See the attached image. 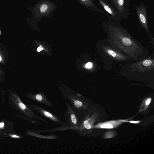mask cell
Returning a JSON list of instances; mask_svg holds the SVG:
<instances>
[{
    "label": "cell",
    "mask_w": 154,
    "mask_h": 154,
    "mask_svg": "<svg viewBox=\"0 0 154 154\" xmlns=\"http://www.w3.org/2000/svg\"><path fill=\"white\" fill-rule=\"evenodd\" d=\"M2 59L1 56H0V61L2 60Z\"/></svg>",
    "instance_id": "7402d4cb"
},
{
    "label": "cell",
    "mask_w": 154,
    "mask_h": 154,
    "mask_svg": "<svg viewBox=\"0 0 154 154\" xmlns=\"http://www.w3.org/2000/svg\"><path fill=\"white\" fill-rule=\"evenodd\" d=\"M100 127L103 128H113V126L112 125V123H104L100 125Z\"/></svg>",
    "instance_id": "ba28073f"
},
{
    "label": "cell",
    "mask_w": 154,
    "mask_h": 154,
    "mask_svg": "<svg viewBox=\"0 0 154 154\" xmlns=\"http://www.w3.org/2000/svg\"><path fill=\"white\" fill-rule=\"evenodd\" d=\"M107 33L108 37L106 39L108 42L134 61H138L148 57V52L141 43L126 30L110 26Z\"/></svg>",
    "instance_id": "6da1fadb"
},
{
    "label": "cell",
    "mask_w": 154,
    "mask_h": 154,
    "mask_svg": "<svg viewBox=\"0 0 154 154\" xmlns=\"http://www.w3.org/2000/svg\"><path fill=\"white\" fill-rule=\"evenodd\" d=\"M99 2L104 9L112 16H115L114 12L109 5L102 0H99Z\"/></svg>",
    "instance_id": "8992f818"
},
{
    "label": "cell",
    "mask_w": 154,
    "mask_h": 154,
    "mask_svg": "<svg viewBox=\"0 0 154 154\" xmlns=\"http://www.w3.org/2000/svg\"><path fill=\"white\" fill-rule=\"evenodd\" d=\"M44 115L47 117H52V115L50 113L48 112L47 111H44Z\"/></svg>",
    "instance_id": "5bb4252c"
},
{
    "label": "cell",
    "mask_w": 154,
    "mask_h": 154,
    "mask_svg": "<svg viewBox=\"0 0 154 154\" xmlns=\"http://www.w3.org/2000/svg\"><path fill=\"white\" fill-rule=\"evenodd\" d=\"M96 47L97 54L103 61L106 67L111 68L115 62L127 63L134 61L110 45L106 39L99 40Z\"/></svg>",
    "instance_id": "3957f363"
},
{
    "label": "cell",
    "mask_w": 154,
    "mask_h": 154,
    "mask_svg": "<svg viewBox=\"0 0 154 154\" xmlns=\"http://www.w3.org/2000/svg\"><path fill=\"white\" fill-rule=\"evenodd\" d=\"M71 118L72 122L74 124H76L77 120L74 114H72L71 116Z\"/></svg>",
    "instance_id": "7c38bea8"
},
{
    "label": "cell",
    "mask_w": 154,
    "mask_h": 154,
    "mask_svg": "<svg viewBox=\"0 0 154 154\" xmlns=\"http://www.w3.org/2000/svg\"><path fill=\"white\" fill-rule=\"evenodd\" d=\"M43 49V47L40 45L39 47H38L37 49V51L38 52H40Z\"/></svg>",
    "instance_id": "ac0fdd59"
},
{
    "label": "cell",
    "mask_w": 154,
    "mask_h": 154,
    "mask_svg": "<svg viewBox=\"0 0 154 154\" xmlns=\"http://www.w3.org/2000/svg\"><path fill=\"white\" fill-rule=\"evenodd\" d=\"M137 13L142 27L146 30L149 38L151 44L154 46V39L151 34L148 26L146 12L145 8L142 6H136Z\"/></svg>",
    "instance_id": "277c9868"
},
{
    "label": "cell",
    "mask_w": 154,
    "mask_h": 154,
    "mask_svg": "<svg viewBox=\"0 0 154 154\" xmlns=\"http://www.w3.org/2000/svg\"><path fill=\"white\" fill-rule=\"evenodd\" d=\"M84 125L85 127L88 129H90L91 128V125L89 122L87 120L84 122Z\"/></svg>",
    "instance_id": "9c48e42d"
},
{
    "label": "cell",
    "mask_w": 154,
    "mask_h": 154,
    "mask_svg": "<svg viewBox=\"0 0 154 154\" xmlns=\"http://www.w3.org/2000/svg\"><path fill=\"white\" fill-rule=\"evenodd\" d=\"M0 73H1V72L0 71Z\"/></svg>",
    "instance_id": "603a6c76"
},
{
    "label": "cell",
    "mask_w": 154,
    "mask_h": 154,
    "mask_svg": "<svg viewBox=\"0 0 154 154\" xmlns=\"http://www.w3.org/2000/svg\"><path fill=\"white\" fill-rule=\"evenodd\" d=\"M128 122H130L131 123H138L139 121H128Z\"/></svg>",
    "instance_id": "d6986e66"
},
{
    "label": "cell",
    "mask_w": 154,
    "mask_h": 154,
    "mask_svg": "<svg viewBox=\"0 0 154 154\" xmlns=\"http://www.w3.org/2000/svg\"><path fill=\"white\" fill-rule=\"evenodd\" d=\"M19 106L20 108L23 110L25 109L26 108V105L22 102H20L19 103Z\"/></svg>",
    "instance_id": "4fadbf2b"
},
{
    "label": "cell",
    "mask_w": 154,
    "mask_h": 154,
    "mask_svg": "<svg viewBox=\"0 0 154 154\" xmlns=\"http://www.w3.org/2000/svg\"><path fill=\"white\" fill-rule=\"evenodd\" d=\"M119 67L120 68V75L127 78L144 80L154 79L153 57L120 64Z\"/></svg>",
    "instance_id": "7a4b0ae2"
},
{
    "label": "cell",
    "mask_w": 154,
    "mask_h": 154,
    "mask_svg": "<svg viewBox=\"0 0 154 154\" xmlns=\"http://www.w3.org/2000/svg\"><path fill=\"white\" fill-rule=\"evenodd\" d=\"M84 5L90 7H93L94 4L91 0H79Z\"/></svg>",
    "instance_id": "52a82bcc"
},
{
    "label": "cell",
    "mask_w": 154,
    "mask_h": 154,
    "mask_svg": "<svg viewBox=\"0 0 154 154\" xmlns=\"http://www.w3.org/2000/svg\"><path fill=\"white\" fill-rule=\"evenodd\" d=\"M12 137L14 138H19L20 137L16 135H13L12 136Z\"/></svg>",
    "instance_id": "44dd1931"
},
{
    "label": "cell",
    "mask_w": 154,
    "mask_h": 154,
    "mask_svg": "<svg viewBox=\"0 0 154 154\" xmlns=\"http://www.w3.org/2000/svg\"><path fill=\"white\" fill-rule=\"evenodd\" d=\"M151 98H148L146 101V102H145L146 105H149V103H150L151 101Z\"/></svg>",
    "instance_id": "e0dca14e"
},
{
    "label": "cell",
    "mask_w": 154,
    "mask_h": 154,
    "mask_svg": "<svg viewBox=\"0 0 154 154\" xmlns=\"http://www.w3.org/2000/svg\"><path fill=\"white\" fill-rule=\"evenodd\" d=\"M118 7L119 8L123 7L124 3V0H117Z\"/></svg>",
    "instance_id": "8fae6325"
},
{
    "label": "cell",
    "mask_w": 154,
    "mask_h": 154,
    "mask_svg": "<svg viewBox=\"0 0 154 154\" xmlns=\"http://www.w3.org/2000/svg\"><path fill=\"white\" fill-rule=\"evenodd\" d=\"M75 106L77 108H79L82 105V103L79 100H76L74 103Z\"/></svg>",
    "instance_id": "30bf717a"
},
{
    "label": "cell",
    "mask_w": 154,
    "mask_h": 154,
    "mask_svg": "<svg viewBox=\"0 0 154 154\" xmlns=\"http://www.w3.org/2000/svg\"><path fill=\"white\" fill-rule=\"evenodd\" d=\"M36 99L38 101H41L42 100V97L40 94H37L36 96Z\"/></svg>",
    "instance_id": "9a60e30c"
},
{
    "label": "cell",
    "mask_w": 154,
    "mask_h": 154,
    "mask_svg": "<svg viewBox=\"0 0 154 154\" xmlns=\"http://www.w3.org/2000/svg\"><path fill=\"white\" fill-rule=\"evenodd\" d=\"M85 66L87 68H90L92 67V64L91 63L88 62L85 65Z\"/></svg>",
    "instance_id": "2e32d148"
},
{
    "label": "cell",
    "mask_w": 154,
    "mask_h": 154,
    "mask_svg": "<svg viewBox=\"0 0 154 154\" xmlns=\"http://www.w3.org/2000/svg\"><path fill=\"white\" fill-rule=\"evenodd\" d=\"M53 4L47 2L39 4L38 7L39 17L47 16L53 9Z\"/></svg>",
    "instance_id": "5b68a950"
},
{
    "label": "cell",
    "mask_w": 154,
    "mask_h": 154,
    "mask_svg": "<svg viewBox=\"0 0 154 154\" xmlns=\"http://www.w3.org/2000/svg\"><path fill=\"white\" fill-rule=\"evenodd\" d=\"M4 124L3 122L0 123V128H2L4 126Z\"/></svg>",
    "instance_id": "ffe728a7"
},
{
    "label": "cell",
    "mask_w": 154,
    "mask_h": 154,
    "mask_svg": "<svg viewBox=\"0 0 154 154\" xmlns=\"http://www.w3.org/2000/svg\"><path fill=\"white\" fill-rule=\"evenodd\" d=\"M1 34V31H0V34Z\"/></svg>",
    "instance_id": "cb8c5ba5"
}]
</instances>
